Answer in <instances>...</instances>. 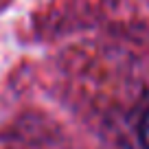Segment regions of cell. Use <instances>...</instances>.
<instances>
[{
    "instance_id": "6da1fadb",
    "label": "cell",
    "mask_w": 149,
    "mask_h": 149,
    "mask_svg": "<svg viewBox=\"0 0 149 149\" xmlns=\"http://www.w3.org/2000/svg\"><path fill=\"white\" fill-rule=\"evenodd\" d=\"M136 134H138V143L143 149H149V107L140 114L138 125H136Z\"/></svg>"
}]
</instances>
